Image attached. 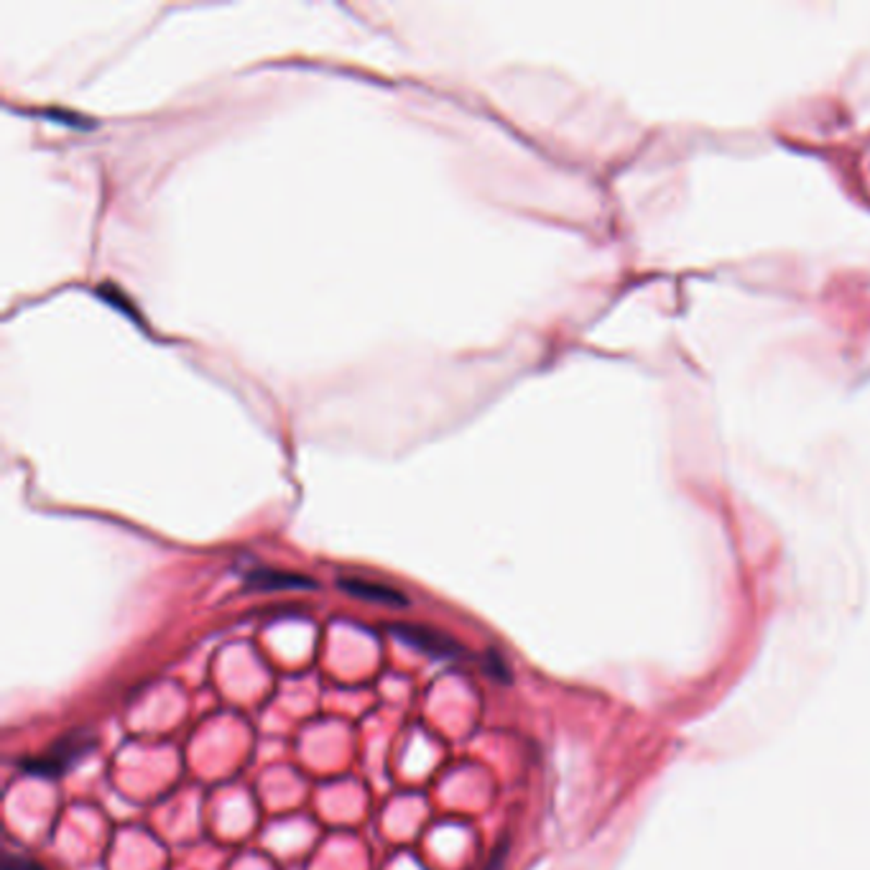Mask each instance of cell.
I'll return each mask as SVG.
<instances>
[{
	"label": "cell",
	"instance_id": "cell-1",
	"mask_svg": "<svg viewBox=\"0 0 870 870\" xmlns=\"http://www.w3.org/2000/svg\"><path fill=\"white\" fill-rule=\"evenodd\" d=\"M389 630L401 644L412 646V649L427 653L431 659L463 657V646H459V641H455V638L448 636L440 628L424 626V623H391Z\"/></svg>",
	"mask_w": 870,
	"mask_h": 870
},
{
	"label": "cell",
	"instance_id": "cell-2",
	"mask_svg": "<svg viewBox=\"0 0 870 870\" xmlns=\"http://www.w3.org/2000/svg\"><path fill=\"white\" fill-rule=\"evenodd\" d=\"M90 748H93V740L87 738L85 733H74V735H70V738L54 743V746L49 748V753L32 758V761H24L21 765H24L26 771L36 773V776H59V773H64L82 753H87Z\"/></svg>",
	"mask_w": 870,
	"mask_h": 870
},
{
	"label": "cell",
	"instance_id": "cell-3",
	"mask_svg": "<svg viewBox=\"0 0 870 870\" xmlns=\"http://www.w3.org/2000/svg\"><path fill=\"white\" fill-rule=\"evenodd\" d=\"M338 587L351 598H358L363 602H373V605H389V608H406L408 598L396 587L376 583V579H363V577H340Z\"/></svg>",
	"mask_w": 870,
	"mask_h": 870
},
{
	"label": "cell",
	"instance_id": "cell-4",
	"mask_svg": "<svg viewBox=\"0 0 870 870\" xmlns=\"http://www.w3.org/2000/svg\"><path fill=\"white\" fill-rule=\"evenodd\" d=\"M245 583L253 590H317V583L307 575H299V572H286V569H253Z\"/></svg>",
	"mask_w": 870,
	"mask_h": 870
},
{
	"label": "cell",
	"instance_id": "cell-5",
	"mask_svg": "<svg viewBox=\"0 0 870 870\" xmlns=\"http://www.w3.org/2000/svg\"><path fill=\"white\" fill-rule=\"evenodd\" d=\"M98 294L102 296V299L106 302H110L113 304V307L118 309V311H125V315H128L131 319H138V315H136V309H133V302L128 299V296L125 294H121V289H115L113 284H106L102 286L100 284V289H98Z\"/></svg>",
	"mask_w": 870,
	"mask_h": 870
},
{
	"label": "cell",
	"instance_id": "cell-6",
	"mask_svg": "<svg viewBox=\"0 0 870 870\" xmlns=\"http://www.w3.org/2000/svg\"><path fill=\"white\" fill-rule=\"evenodd\" d=\"M486 672H488L490 676H495L498 682H508V679H511V672L503 666V659L498 657L495 651H488V653H486Z\"/></svg>",
	"mask_w": 870,
	"mask_h": 870
},
{
	"label": "cell",
	"instance_id": "cell-7",
	"mask_svg": "<svg viewBox=\"0 0 870 870\" xmlns=\"http://www.w3.org/2000/svg\"><path fill=\"white\" fill-rule=\"evenodd\" d=\"M3 870H47V868L28 858H21V855H5Z\"/></svg>",
	"mask_w": 870,
	"mask_h": 870
},
{
	"label": "cell",
	"instance_id": "cell-8",
	"mask_svg": "<svg viewBox=\"0 0 870 870\" xmlns=\"http://www.w3.org/2000/svg\"><path fill=\"white\" fill-rule=\"evenodd\" d=\"M503 858H505V845H498V850H495V858L488 862L486 866V870H501V862H503Z\"/></svg>",
	"mask_w": 870,
	"mask_h": 870
}]
</instances>
